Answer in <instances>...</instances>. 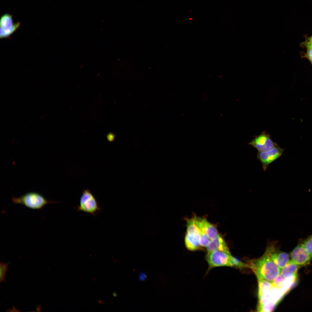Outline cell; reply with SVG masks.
Listing matches in <instances>:
<instances>
[{
  "mask_svg": "<svg viewBox=\"0 0 312 312\" xmlns=\"http://www.w3.org/2000/svg\"><path fill=\"white\" fill-rule=\"evenodd\" d=\"M251 266L257 278L271 283L281 273V269L272 259L267 250L263 255L254 261Z\"/></svg>",
  "mask_w": 312,
  "mask_h": 312,
  "instance_id": "obj_1",
  "label": "cell"
},
{
  "mask_svg": "<svg viewBox=\"0 0 312 312\" xmlns=\"http://www.w3.org/2000/svg\"><path fill=\"white\" fill-rule=\"evenodd\" d=\"M13 203L34 209H40L48 203H57L47 200L41 194L35 192L27 193L19 197L12 198Z\"/></svg>",
  "mask_w": 312,
  "mask_h": 312,
  "instance_id": "obj_2",
  "label": "cell"
},
{
  "mask_svg": "<svg viewBox=\"0 0 312 312\" xmlns=\"http://www.w3.org/2000/svg\"><path fill=\"white\" fill-rule=\"evenodd\" d=\"M101 210L96 199L90 190L89 189L83 190L77 210L95 216Z\"/></svg>",
  "mask_w": 312,
  "mask_h": 312,
  "instance_id": "obj_3",
  "label": "cell"
},
{
  "mask_svg": "<svg viewBox=\"0 0 312 312\" xmlns=\"http://www.w3.org/2000/svg\"><path fill=\"white\" fill-rule=\"evenodd\" d=\"M233 257L230 253L216 250L208 252L206 258L209 268H211L222 266L232 267Z\"/></svg>",
  "mask_w": 312,
  "mask_h": 312,
  "instance_id": "obj_4",
  "label": "cell"
},
{
  "mask_svg": "<svg viewBox=\"0 0 312 312\" xmlns=\"http://www.w3.org/2000/svg\"><path fill=\"white\" fill-rule=\"evenodd\" d=\"M285 149L282 148L276 144L270 150L265 151L259 152L257 158L261 162L263 170L265 171L269 165L279 158Z\"/></svg>",
  "mask_w": 312,
  "mask_h": 312,
  "instance_id": "obj_5",
  "label": "cell"
},
{
  "mask_svg": "<svg viewBox=\"0 0 312 312\" xmlns=\"http://www.w3.org/2000/svg\"><path fill=\"white\" fill-rule=\"evenodd\" d=\"M276 143L274 142L270 135L265 131L255 137L248 144L256 149L258 151H268L272 148Z\"/></svg>",
  "mask_w": 312,
  "mask_h": 312,
  "instance_id": "obj_6",
  "label": "cell"
},
{
  "mask_svg": "<svg viewBox=\"0 0 312 312\" xmlns=\"http://www.w3.org/2000/svg\"><path fill=\"white\" fill-rule=\"evenodd\" d=\"M0 37L1 38H9L19 27L20 23H14L12 16L9 14H5L1 17L0 20Z\"/></svg>",
  "mask_w": 312,
  "mask_h": 312,
  "instance_id": "obj_7",
  "label": "cell"
},
{
  "mask_svg": "<svg viewBox=\"0 0 312 312\" xmlns=\"http://www.w3.org/2000/svg\"><path fill=\"white\" fill-rule=\"evenodd\" d=\"M290 255L291 260L299 266L308 265L312 258L302 243L296 246L291 252Z\"/></svg>",
  "mask_w": 312,
  "mask_h": 312,
  "instance_id": "obj_8",
  "label": "cell"
},
{
  "mask_svg": "<svg viewBox=\"0 0 312 312\" xmlns=\"http://www.w3.org/2000/svg\"><path fill=\"white\" fill-rule=\"evenodd\" d=\"M275 243L269 245L266 249L274 262L281 269L289 262V256L286 252L276 250Z\"/></svg>",
  "mask_w": 312,
  "mask_h": 312,
  "instance_id": "obj_9",
  "label": "cell"
},
{
  "mask_svg": "<svg viewBox=\"0 0 312 312\" xmlns=\"http://www.w3.org/2000/svg\"><path fill=\"white\" fill-rule=\"evenodd\" d=\"M200 235L197 227L187 230L185 237V244L187 248L191 251L198 249L200 246Z\"/></svg>",
  "mask_w": 312,
  "mask_h": 312,
  "instance_id": "obj_10",
  "label": "cell"
},
{
  "mask_svg": "<svg viewBox=\"0 0 312 312\" xmlns=\"http://www.w3.org/2000/svg\"><path fill=\"white\" fill-rule=\"evenodd\" d=\"M206 247L207 252L219 250L230 253L226 243L219 234L215 238L211 239Z\"/></svg>",
  "mask_w": 312,
  "mask_h": 312,
  "instance_id": "obj_11",
  "label": "cell"
},
{
  "mask_svg": "<svg viewBox=\"0 0 312 312\" xmlns=\"http://www.w3.org/2000/svg\"><path fill=\"white\" fill-rule=\"evenodd\" d=\"M299 267L291 260L281 269V274L285 278L291 276H296Z\"/></svg>",
  "mask_w": 312,
  "mask_h": 312,
  "instance_id": "obj_12",
  "label": "cell"
},
{
  "mask_svg": "<svg viewBox=\"0 0 312 312\" xmlns=\"http://www.w3.org/2000/svg\"><path fill=\"white\" fill-rule=\"evenodd\" d=\"M194 218L200 234V246L206 247L211 239L209 238L205 231L201 220V218L197 217H194Z\"/></svg>",
  "mask_w": 312,
  "mask_h": 312,
  "instance_id": "obj_13",
  "label": "cell"
},
{
  "mask_svg": "<svg viewBox=\"0 0 312 312\" xmlns=\"http://www.w3.org/2000/svg\"><path fill=\"white\" fill-rule=\"evenodd\" d=\"M201 220L205 231L210 239L215 238L219 235L217 229L212 224L205 219L201 218Z\"/></svg>",
  "mask_w": 312,
  "mask_h": 312,
  "instance_id": "obj_14",
  "label": "cell"
},
{
  "mask_svg": "<svg viewBox=\"0 0 312 312\" xmlns=\"http://www.w3.org/2000/svg\"><path fill=\"white\" fill-rule=\"evenodd\" d=\"M259 285V295L269 292L273 287L272 283L265 280L257 278Z\"/></svg>",
  "mask_w": 312,
  "mask_h": 312,
  "instance_id": "obj_15",
  "label": "cell"
},
{
  "mask_svg": "<svg viewBox=\"0 0 312 312\" xmlns=\"http://www.w3.org/2000/svg\"><path fill=\"white\" fill-rule=\"evenodd\" d=\"M277 303L275 301H271L263 305L258 306V311L265 312L272 311L275 308Z\"/></svg>",
  "mask_w": 312,
  "mask_h": 312,
  "instance_id": "obj_16",
  "label": "cell"
},
{
  "mask_svg": "<svg viewBox=\"0 0 312 312\" xmlns=\"http://www.w3.org/2000/svg\"><path fill=\"white\" fill-rule=\"evenodd\" d=\"M303 246L312 257V234L302 243Z\"/></svg>",
  "mask_w": 312,
  "mask_h": 312,
  "instance_id": "obj_17",
  "label": "cell"
},
{
  "mask_svg": "<svg viewBox=\"0 0 312 312\" xmlns=\"http://www.w3.org/2000/svg\"><path fill=\"white\" fill-rule=\"evenodd\" d=\"M8 269L7 264L1 263L0 264V282L5 281Z\"/></svg>",
  "mask_w": 312,
  "mask_h": 312,
  "instance_id": "obj_18",
  "label": "cell"
},
{
  "mask_svg": "<svg viewBox=\"0 0 312 312\" xmlns=\"http://www.w3.org/2000/svg\"><path fill=\"white\" fill-rule=\"evenodd\" d=\"M305 45L307 49L306 56L312 63V41L309 38L306 41Z\"/></svg>",
  "mask_w": 312,
  "mask_h": 312,
  "instance_id": "obj_19",
  "label": "cell"
},
{
  "mask_svg": "<svg viewBox=\"0 0 312 312\" xmlns=\"http://www.w3.org/2000/svg\"><path fill=\"white\" fill-rule=\"evenodd\" d=\"M285 279L280 274L276 277L272 283L273 286L277 287H282L283 285L284 280Z\"/></svg>",
  "mask_w": 312,
  "mask_h": 312,
  "instance_id": "obj_20",
  "label": "cell"
},
{
  "mask_svg": "<svg viewBox=\"0 0 312 312\" xmlns=\"http://www.w3.org/2000/svg\"><path fill=\"white\" fill-rule=\"evenodd\" d=\"M138 277L139 280L141 281H144L147 278V275L145 273L141 272L139 274Z\"/></svg>",
  "mask_w": 312,
  "mask_h": 312,
  "instance_id": "obj_21",
  "label": "cell"
},
{
  "mask_svg": "<svg viewBox=\"0 0 312 312\" xmlns=\"http://www.w3.org/2000/svg\"><path fill=\"white\" fill-rule=\"evenodd\" d=\"M107 138L109 141H111L114 140V137L112 134H109L107 136Z\"/></svg>",
  "mask_w": 312,
  "mask_h": 312,
  "instance_id": "obj_22",
  "label": "cell"
},
{
  "mask_svg": "<svg viewBox=\"0 0 312 312\" xmlns=\"http://www.w3.org/2000/svg\"><path fill=\"white\" fill-rule=\"evenodd\" d=\"M113 295L114 296L116 297V293H113Z\"/></svg>",
  "mask_w": 312,
  "mask_h": 312,
  "instance_id": "obj_23",
  "label": "cell"
},
{
  "mask_svg": "<svg viewBox=\"0 0 312 312\" xmlns=\"http://www.w3.org/2000/svg\"><path fill=\"white\" fill-rule=\"evenodd\" d=\"M310 38V39H311V41H312V36H311V37L310 38Z\"/></svg>",
  "mask_w": 312,
  "mask_h": 312,
  "instance_id": "obj_24",
  "label": "cell"
}]
</instances>
